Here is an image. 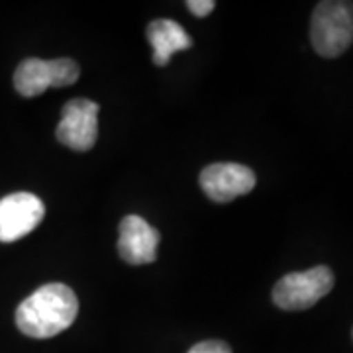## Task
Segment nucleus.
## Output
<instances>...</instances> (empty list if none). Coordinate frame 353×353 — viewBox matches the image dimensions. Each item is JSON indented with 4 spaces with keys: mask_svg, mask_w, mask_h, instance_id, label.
Segmentation results:
<instances>
[{
    "mask_svg": "<svg viewBox=\"0 0 353 353\" xmlns=\"http://www.w3.org/2000/svg\"><path fill=\"white\" fill-rule=\"evenodd\" d=\"M189 353H232V347L228 345L226 341L220 340H206L192 345Z\"/></svg>",
    "mask_w": 353,
    "mask_h": 353,
    "instance_id": "9d476101",
    "label": "nucleus"
},
{
    "mask_svg": "<svg viewBox=\"0 0 353 353\" xmlns=\"http://www.w3.org/2000/svg\"><path fill=\"white\" fill-rule=\"evenodd\" d=\"M79 75L81 69L73 59L63 57V59L46 61L38 57H30L18 65L14 73V87L22 97L32 99V97H39L51 87H69L79 79Z\"/></svg>",
    "mask_w": 353,
    "mask_h": 353,
    "instance_id": "20e7f679",
    "label": "nucleus"
},
{
    "mask_svg": "<svg viewBox=\"0 0 353 353\" xmlns=\"http://www.w3.org/2000/svg\"><path fill=\"white\" fill-rule=\"evenodd\" d=\"M312 48L322 57H340L353 43V2H318L310 24Z\"/></svg>",
    "mask_w": 353,
    "mask_h": 353,
    "instance_id": "f03ea898",
    "label": "nucleus"
},
{
    "mask_svg": "<svg viewBox=\"0 0 353 353\" xmlns=\"http://www.w3.org/2000/svg\"><path fill=\"white\" fill-rule=\"evenodd\" d=\"M257 179L250 167L240 163H212L201 173L204 194L214 202H230L252 192Z\"/></svg>",
    "mask_w": 353,
    "mask_h": 353,
    "instance_id": "0eeeda50",
    "label": "nucleus"
},
{
    "mask_svg": "<svg viewBox=\"0 0 353 353\" xmlns=\"http://www.w3.org/2000/svg\"><path fill=\"white\" fill-rule=\"evenodd\" d=\"M334 271L326 265H318L308 271L289 273L273 289V303L281 310H308L334 289Z\"/></svg>",
    "mask_w": 353,
    "mask_h": 353,
    "instance_id": "7ed1b4c3",
    "label": "nucleus"
},
{
    "mask_svg": "<svg viewBox=\"0 0 353 353\" xmlns=\"http://www.w3.org/2000/svg\"><path fill=\"white\" fill-rule=\"evenodd\" d=\"M55 134L69 150H92L99 138V104L88 99H73L67 102Z\"/></svg>",
    "mask_w": 353,
    "mask_h": 353,
    "instance_id": "39448f33",
    "label": "nucleus"
},
{
    "mask_svg": "<svg viewBox=\"0 0 353 353\" xmlns=\"http://www.w3.org/2000/svg\"><path fill=\"white\" fill-rule=\"evenodd\" d=\"M145 34L153 48V63L159 67L169 63L175 51L192 48V38L187 34V30L173 20H153Z\"/></svg>",
    "mask_w": 353,
    "mask_h": 353,
    "instance_id": "1a4fd4ad",
    "label": "nucleus"
},
{
    "mask_svg": "<svg viewBox=\"0 0 353 353\" xmlns=\"http://www.w3.org/2000/svg\"><path fill=\"white\" fill-rule=\"evenodd\" d=\"M77 314L79 301L73 289L61 283H50L34 290L16 308V326L28 338L48 340L71 328Z\"/></svg>",
    "mask_w": 353,
    "mask_h": 353,
    "instance_id": "f257e3e1",
    "label": "nucleus"
},
{
    "mask_svg": "<svg viewBox=\"0 0 353 353\" xmlns=\"http://www.w3.org/2000/svg\"><path fill=\"white\" fill-rule=\"evenodd\" d=\"M159 232L141 216L130 214L120 222L118 253L130 265L153 263L157 257Z\"/></svg>",
    "mask_w": 353,
    "mask_h": 353,
    "instance_id": "6e6552de",
    "label": "nucleus"
},
{
    "mask_svg": "<svg viewBox=\"0 0 353 353\" xmlns=\"http://www.w3.org/2000/svg\"><path fill=\"white\" fill-rule=\"evenodd\" d=\"M46 206L32 192H12L0 201V241L12 243L39 226Z\"/></svg>",
    "mask_w": 353,
    "mask_h": 353,
    "instance_id": "423d86ee",
    "label": "nucleus"
},
{
    "mask_svg": "<svg viewBox=\"0 0 353 353\" xmlns=\"http://www.w3.org/2000/svg\"><path fill=\"white\" fill-rule=\"evenodd\" d=\"M187 6H189V10L194 14V16L204 18V16L212 14V10L216 8V2L214 0H189Z\"/></svg>",
    "mask_w": 353,
    "mask_h": 353,
    "instance_id": "9b49d317",
    "label": "nucleus"
}]
</instances>
